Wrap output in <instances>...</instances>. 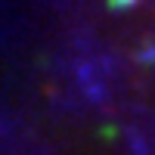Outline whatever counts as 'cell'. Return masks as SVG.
Returning <instances> with one entry per match:
<instances>
[{
    "label": "cell",
    "instance_id": "1",
    "mask_svg": "<svg viewBox=\"0 0 155 155\" xmlns=\"http://www.w3.org/2000/svg\"><path fill=\"white\" fill-rule=\"evenodd\" d=\"M134 0H112V6H130Z\"/></svg>",
    "mask_w": 155,
    "mask_h": 155
}]
</instances>
